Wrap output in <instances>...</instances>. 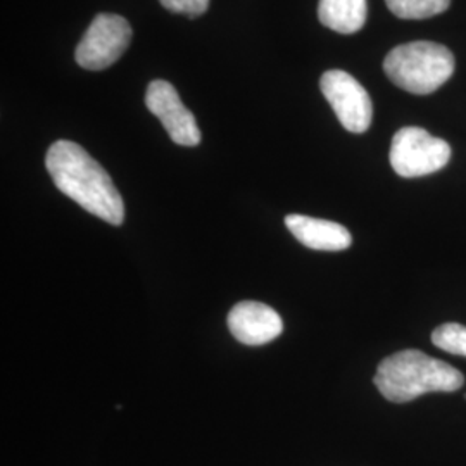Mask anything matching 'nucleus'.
Returning a JSON list of instances; mask_svg holds the SVG:
<instances>
[{
	"label": "nucleus",
	"instance_id": "nucleus-1",
	"mask_svg": "<svg viewBox=\"0 0 466 466\" xmlns=\"http://www.w3.org/2000/svg\"><path fill=\"white\" fill-rule=\"evenodd\" d=\"M46 167L56 187L85 211L116 227L123 223L125 204L116 187L82 146L69 140L54 142Z\"/></svg>",
	"mask_w": 466,
	"mask_h": 466
},
{
	"label": "nucleus",
	"instance_id": "nucleus-2",
	"mask_svg": "<svg viewBox=\"0 0 466 466\" xmlns=\"http://www.w3.org/2000/svg\"><path fill=\"white\" fill-rule=\"evenodd\" d=\"M373 382L385 400L410 402L431 392H454L461 389L465 377L446 361L408 350L385 358Z\"/></svg>",
	"mask_w": 466,
	"mask_h": 466
},
{
	"label": "nucleus",
	"instance_id": "nucleus-3",
	"mask_svg": "<svg viewBox=\"0 0 466 466\" xmlns=\"http://www.w3.org/2000/svg\"><path fill=\"white\" fill-rule=\"evenodd\" d=\"M387 78L415 96H429L454 73V56L435 42H411L390 50L383 61Z\"/></svg>",
	"mask_w": 466,
	"mask_h": 466
},
{
	"label": "nucleus",
	"instance_id": "nucleus-4",
	"mask_svg": "<svg viewBox=\"0 0 466 466\" xmlns=\"http://www.w3.org/2000/svg\"><path fill=\"white\" fill-rule=\"evenodd\" d=\"M450 144L423 128L406 127L392 138L390 167L402 178L427 177L450 163Z\"/></svg>",
	"mask_w": 466,
	"mask_h": 466
},
{
	"label": "nucleus",
	"instance_id": "nucleus-5",
	"mask_svg": "<svg viewBox=\"0 0 466 466\" xmlns=\"http://www.w3.org/2000/svg\"><path fill=\"white\" fill-rule=\"evenodd\" d=\"M132 26L123 16L102 13L90 23L75 59L84 69L100 71L113 66L132 42Z\"/></svg>",
	"mask_w": 466,
	"mask_h": 466
},
{
	"label": "nucleus",
	"instance_id": "nucleus-6",
	"mask_svg": "<svg viewBox=\"0 0 466 466\" xmlns=\"http://www.w3.org/2000/svg\"><path fill=\"white\" fill-rule=\"evenodd\" d=\"M319 88L325 99L332 106L335 116L339 117L340 125L348 132H367L371 125L373 107L363 85L342 69H330L321 76Z\"/></svg>",
	"mask_w": 466,
	"mask_h": 466
},
{
	"label": "nucleus",
	"instance_id": "nucleus-7",
	"mask_svg": "<svg viewBox=\"0 0 466 466\" xmlns=\"http://www.w3.org/2000/svg\"><path fill=\"white\" fill-rule=\"evenodd\" d=\"M146 106L159 117L169 138L185 147L200 144V130L196 116L187 109L177 88L165 80H154L147 86Z\"/></svg>",
	"mask_w": 466,
	"mask_h": 466
},
{
	"label": "nucleus",
	"instance_id": "nucleus-8",
	"mask_svg": "<svg viewBox=\"0 0 466 466\" xmlns=\"http://www.w3.org/2000/svg\"><path fill=\"white\" fill-rule=\"evenodd\" d=\"M228 329L238 342L246 346H263L282 333L283 321L267 304L244 300L233 306L228 315Z\"/></svg>",
	"mask_w": 466,
	"mask_h": 466
},
{
	"label": "nucleus",
	"instance_id": "nucleus-9",
	"mask_svg": "<svg viewBox=\"0 0 466 466\" xmlns=\"http://www.w3.org/2000/svg\"><path fill=\"white\" fill-rule=\"evenodd\" d=\"M285 225L302 246L315 250H344L352 244L350 230L335 221L289 215Z\"/></svg>",
	"mask_w": 466,
	"mask_h": 466
},
{
	"label": "nucleus",
	"instance_id": "nucleus-10",
	"mask_svg": "<svg viewBox=\"0 0 466 466\" xmlns=\"http://www.w3.org/2000/svg\"><path fill=\"white\" fill-rule=\"evenodd\" d=\"M318 17L337 34H356L367 23V0H319Z\"/></svg>",
	"mask_w": 466,
	"mask_h": 466
},
{
	"label": "nucleus",
	"instance_id": "nucleus-11",
	"mask_svg": "<svg viewBox=\"0 0 466 466\" xmlns=\"http://www.w3.org/2000/svg\"><path fill=\"white\" fill-rule=\"evenodd\" d=\"M389 11L400 19H427L442 15L451 0H385Z\"/></svg>",
	"mask_w": 466,
	"mask_h": 466
},
{
	"label": "nucleus",
	"instance_id": "nucleus-12",
	"mask_svg": "<svg viewBox=\"0 0 466 466\" xmlns=\"http://www.w3.org/2000/svg\"><path fill=\"white\" fill-rule=\"evenodd\" d=\"M432 342L439 350L466 358V327L460 323H446L435 329Z\"/></svg>",
	"mask_w": 466,
	"mask_h": 466
},
{
	"label": "nucleus",
	"instance_id": "nucleus-13",
	"mask_svg": "<svg viewBox=\"0 0 466 466\" xmlns=\"http://www.w3.org/2000/svg\"><path fill=\"white\" fill-rule=\"evenodd\" d=\"M159 2L169 13L188 17L202 16L209 7V0H159Z\"/></svg>",
	"mask_w": 466,
	"mask_h": 466
}]
</instances>
